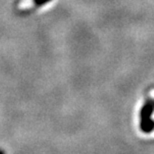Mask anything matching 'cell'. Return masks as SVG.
Instances as JSON below:
<instances>
[{
  "label": "cell",
  "mask_w": 154,
  "mask_h": 154,
  "mask_svg": "<svg viewBox=\"0 0 154 154\" xmlns=\"http://www.w3.org/2000/svg\"><path fill=\"white\" fill-rule=\"evenodd\" d=\"M154 112V99H147L144 102L140 110V130L143 133H151L154 130V120L152 119V114Z\"/></svg>",
  "instance_id": "1"
},
{
  "label": "cell",
  "mask_w": 154,
  "mask_h": 154,
  "mask_svg": "<svg viewBox=\"0 0 154 154\" xmlns=\"http://www.w3.org/2000/svg\"><path fill=\"white\" fill-rule=\"evenodd\" d=\"M50 1H51V0H33L35 6H37V7H40V6H43V5L47 4V3L50 2Z\"/></svg>",
  "instance_id": "2"
},
{
  "label": "cell",
  "mask_w": 154,
  "mask_h": 154,
  "mask_svg": "<svg viewBox=\"0 0 154 154\" xmlns=\"http://www.w3.org/2000/svg\"><path fill=\"white\" fill-rule=\"evenodd\" d=\"M0 153L3 154V153H4V151H3V150H0Z\"/></svg>",
  "instance_id": "3"
}]
</instances>
